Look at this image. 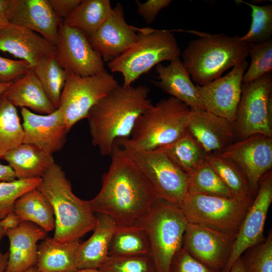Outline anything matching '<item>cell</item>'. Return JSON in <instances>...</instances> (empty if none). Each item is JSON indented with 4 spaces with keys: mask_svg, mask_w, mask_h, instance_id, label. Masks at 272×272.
<instances>
[{
    "mask_svg": "<svg viewBox=\"0 0 272 272\" xmlns=\"http://www.w3.org/2000/svg\"><path fill=\"white\" fill-rule=\"evenodd\" d=\"M150 252L149 239L143 229L136 225L116 226L111 239L109 256L142 255Z\"/></svg>",
    "mask_w": 272,
    "mask_h": 272,
    "instance_id": "obj_31",
    "label": "cell"
},
{
    "mask_svg": "<svg viewBox=\"0 0 272 272\" xmlns=\"http://www.w3.org/2000/svg\"><path fill=\"white\" fill-rule=\"evenodd\" d=\"M137 41L125 52L108 62L112 72L121 74L126 87L165 60L180 57L181 51L170 30L139 29Z\"/></svg>",
    "mask_w": 272,
    "mask_h": 272,
    "instance_id": "obj_7",
    "label": "cell"
},
{
    "mask_svg": "<svg viewBox=\"0 0 272 272\" xmlns=\"http://www.w3.org/2000/svg\"><path fill=\"white\" fill-rule=\"evenodd\" d=\"M55 45L38 33L10 24L0 30V51L10 53L34 67L46 57L54 56Z\"/></svg>",
    "mask_w": 272,
    "mask_h": 272,
    "instance_id": "obj_21",
    "label": "cell"
},
{
    "mask_svg": "<svg viewBox=\"0 0 272 272\" xmlns=\"http://www.w3.org/2000/svg\"><path fill=\"white\" fill-rule=\"evenodd\" d=\"M17 179L12 168L9 165L0 163V181L10 182Z\"/></svg>",
    "mask_w": 272,
    "mask_h": 272,
    "instance_id": "obj_46",
    "label": "cell"
},
{
    "mask_svg": "<svg viewBox=\"0 0 272 272\" xmlns=\"http://www.w3.org/2000/svg\"><path fill=\"white\" fill-rule=\"evenodd\" d=\"M2 95L15 107L29 108L37 114H48L56 109L47 96L33 69L12 83Z\"/></svg>",
    "mask_w": 272,
    "mask_h": 272,
    "instance_id": "obj_25",
    "label": "cell"
},
{
    "mask_svg": "<svg viewBox=\"0 0 272 272\" xmlns=\"http://www.w3.org/2000/svg\"><path fill=\"white\" fill-rule=\"evenodd\" d=\"M216 154L240 168L253 193L262 176L272 167V138L252 134L232 143Z\"/></svg>",
    "mask_w": 272,
    "mask_h": 272,
    "instance_id": "obj_14",
    "label": "cell"
},
{
    "mask_svg": "<svg viewBox=\"0 0 272 272\" xmlns=\"http://www.w3.org/2000/svg\"><path fill=\"white\" fill-rule=\"evenodd\" d=\"M33 69L47 96L55 108L57 109L66 72L59 64L54 56L42 59Z\"/></svg>",
    "mask_w": 272,
    "mask_h": 272,
    "instance_id": "obj_34",
    "label": "cell"
},
{
    "mask_svg": "<svg viewBox=\"0 0 272 272\" xmlns=\"http://www.w3.org/2000/svg\"><path fill=\"white\" fill-rule=\"evenodd\" d=\"M21 113L23 120L22 143L34 145L51 155L63 148L69 130L60 109L43 115L22 108Z\"/></svg>",
    "mask_w": 272,
    "mask_h": 272,
    "instance_id": "obj_17",
    "label": "cell"
},
{
    "mask_svg": "<svg viewBox=\"0 0 272 272\" xmlns=\"http://www.w3.org/2000/svg\"><path fill=\"white\" fill-rule=\"evenodd\" d=\"M187 130L206 154L219 153L234 142V125L206 110L190 108Z\"/></svg>",
    "mask_w": 272,
    "mask_h": 272,
    "instance_id": "obj_20",
    "label": "cell"
},
{
    "mask_svg": "<svg viewBox=\"0 0 272 272\" xmlns=\"http://www.w3.org/2000/svg\"><path fill=\"white\" fill-rule=\"evenodd\" d=\"M96 217L97 223L93 234L79 246L77 269H99L109 256L111 239L117 226L107 216L96 214Z\"/></svg>",
    "mask_w": 272,
    "mask_h": 272,
    "instance_id": "obj_24",
    "label": "cell"
},
{
    "mask_svg": "<svg viewBox=\"0 0 272 272\" xmlns=\"http://www.w3.org/2000/svg\"><path fill=\"white\" fill-rule=\"evenodd\" d=\"M8 17L10 24L33 31L56 44L61 21L54 14L49 0H10Z\"/></svg>",
    "mask_w": 272,
    "mask_h": 272,
    "instance_id": "obj_19",
    "label": "cell"
},
{
    "mask_svg": "<svg viewBox=\"0 0 272 272\" xmlns=\"http://www.w3.org/2000/svg\"><path fill=\"white\" fill-rule=\"evenodd\" d=\"M24 272H38L37 267L36 266H34L29 269H27Z\"/></svg>",
    "mask_w": 272,
    "mask_h": 272,
    "instance_id": "obj_52",
    "label": "cell"
},
{
    "mask_svg": "<svg viewBox=\"0 0 272 272\" xmlns=\"http://www.w3.org/2000/svg\"><path fill=\"white\" fill-rule=\"evenodd\" d=\"M98 193L89 200L95 214L111 218L117 226L134 225L159 198L134 163L115 143Z\"/></svg>",
    "mask_w": 272,
    "mask_h": 272,
    "instance_id": "obj_1",
    "label": "cell"
},
{
    "mask_svg": "<svg viewBox=\"0 0 272 272\" xmlns=\"http://www.w3.org/2000/svg\"><path fill=\"white\" fill-rule=\"evenodd\" d=\"M75 272H100L98 269L83 268L77 269Z\"/></svg>",
    "mask_w": 272,
    "mask_h": 272,
    "instance_id": "obj_51",
    "label": "cell"
},
{
    "mask_svg": "<svg viewBox=\"0 0 272 272\" xmlns=\"http://www.w3.org/2000/svg\"><path fill=\"white\" fill-rule=\"evenodd\" d=\"M6 231L0 224V243L3 237L5 235ZM9 259V252L3 253L0 250V272H6Z\"/></svg>",
    "mask_w": 272,
    "mask_h": 272,
    "instance_id": "obj_48",
    "label": "cell"
},
{
    "mask_svg": "<svg viewBox=\"0 0 272 272\" xmlns=\"http://www.w3.org/2000/svg\"><path fill=\"white\" fill-rule=\"evenodd\" d=\"M248 5L252 10V20L248 32L241 37L247 43H261L271 39L272 36V5L256 6L243 1H237Z\"/></svg>",
    "mask_w": 272,
    "mask_h": 272,
    "instance_id": "obj_36",
    "label": "cell"
},
{
    "mask_svg": "<svg viewBox=\"0 0 272 272\" xmlns=\"http://www.w3.org/2000/svg\"><path fill=\"white\" fill-rule=\"evenodd\" d=\"M248 62H241L226 75L205 85L196 86L206 110L234 124L241 95L242 78Z\"/></svg>",
    "mask_w": 272,
    "mask_h": 272,
    "instance_id": "obj_15",
    "label": "cell"
},
{
    "mask_svg": "<svg viewBox=\"0 0 272 272\" xmlns=\"http://www.w3.org/2000/svg\"><path fill=\"white\" fill-rule=\"evenodd\" d=\"M112 10L109 0H82L63 22L80 29L88 37L105 22Z\"/></svg>",
    "mask_w": 272,
    "mask_h": 272,
    "instance_id": "obj_30",
    "label": "cell"
},
{
    "mask_svg": "<svg viewBox=\"0 0 272 272\" xmlns=\"http://www.w3.org/2000/svg\"><path fill=\"white\" fill-rule=\"evenodd\" d=\"M236 235L208 226L188 223L183 247L208 267L223 272L230 257Z\"/></svg>",
    "mask_w": 272,
    "mask_h": 272,
    "instance_id": "obj_13",
    "label": "cell"
},
{
    "mask_svg": "<svg viewBox=\"0 0 272 272\" xmlns=\"http://www.w3.org/2000/svg\"><path fill=\"white\" fill-rule=\"evenodd\" d=\"M253 200L187 193L179 207L188 223L236 235Z\"/></svg>",
    "mask_w": 272,
    "mask_h": 272,
    "instance_id": "obj_8",
    "label": "cell"
},
{
    "mask_svg": "<svg viewBox=\"0 0 272 272\" xmlns=\"http://www.w3.org/2000/svg\"><path fill=\"white\" fill-rule=\"evenodd\" d=\"M21 221L16 213L13 211L9 213L4 218L0 220V224L6 231L18 227Z\"/></svg>",
    "mask_w": 272,
    "mask_h": 272,
    "instance_id": "obj_45",
    "label": "cell"
},
{
    "mask_svg": "<svg viewBox=\"0 0 272 272\" xmlns=\"http://www.w3.org/2000/svg\"><path fill=\"white\" fill-rule=\"evenodd\" d=\"M24 131L16 107L0 96V159L23 143Z\"/></svg>",
    "mask_w": 272,
    "mask_h": 272,
    "instance_id": "obj_33",
    "label": "cell"
},
{
    "mask_svg": "<svg viewBox=\"0 0 272 272\" xmlns=\"http://www.w3.org/2000/svg\"><path fill=\"white\" fill-rule=\"evenodd\" d=\"M14 212L21 221L30 222L46 232L55 228L52 207L45 196L37 188L21 195L15 202Z\"/></svg>",
    "mask_w": 272,
    "mask_h": 272,
    "instance_id": "obj_28",
    "label": "cell"
},
{
    "mask_svg": "<svg viewBox=\"0 0 272 272\" xmlns=\"http://www.w3.org/2000/svg\"><path fill=\"white\" fill-rule=\"evenodd\" d=\"M32 69L23 60H15L0 56V83H13Z\"/></svg>",
    "mask_w": 272,
    "mask_h": 272,
    "instance_id": "obj_42",
    "label": "cell"
},
{
    "mask_svg": "<svg viewBox=\"0 0 272 272\" xmlns=\"http://www.w3.org/2000/svg\"><path fill=\"white\" fill-rule=\"evenodd\" d=\"M41 178L16 179L10 182H0V220L14 211L16 200L25 193L36 188Z\"/></svg>",
    "mask_w": 272,
    "mask_h": 272,
    "instance_id": "obj_40",
    "label": "cell"
},
{
    "mask_svg": "<svg viewBox=\"0 0 272 272\" xmlns=\"http://www.w3.org/2000/svg\"><path fill=\"white\" fill-rule=\"evenodd\" d=\"M66 73L58 108L63 113L70 131L76 123L86 118L91 108L119 84L107 71L87 77Z\"/></svg>",
    "mask_w": 272,
    "mask_h": 272,
    "instance_id": "obj_11",
    "label": "cell"
},
{
    "mask_svg": "<svg viewBox=\"0 0 272 272\" xmlns=\"http://www.w3.org/2000/svg\"><path fill=\"white\" fill-rule=\"evenodd\" d=\"M188 222L176 205L157 199L147 213L134 225L146 233L150 254L157 272H169L172 260L182 248Z\"/></svg>",
    "mask_w": 272,
    "mask_h": 272,
    "instance_id": "obj_6",
    "label": "cell"
},
{
    "mask_svg": "<svg viewBox=\"0 0 272 272\" xmlns=\"http://www.w3.org/2000/svg\"><path fill=\"white\" fill-rule=\"evenodd\" d=\"M167 65L156 66L158 81L152 83L164 92L193 109L206 110L198 95L197 88L180 57L170 61Z\"/></svg>",
    "mask_w": 272,
    "mask_h": 272,
    "instance_id": "obj_23",
    "label": "cell"
},
{
    "mask_svg": "<svg viewBox=\"0 0 272 272\" xmlns=\"http://www.w3.org/2000/svg\"><path fill=\"white\" fill-rule=\"evenodd\" d=\"M245 272H272V233L240 257Z\"/></svg>",
    "mask_w": 272,
    "mask_h": 272,
    "instance_id": "obj_38",
    "label": "cell"
},
{
    "mask_svg": "<svg viewBox=\"0 0 272 272\" xmlns=\"http://www.w3.org/2000/svg\"><path fill=\"white\" fill-rule=\"evenodd\" d=\"M229 272H245L240 258H238L231 267Z\"/></svg>",
    "mask_w": 272,
    "mask_h": 272,
    "instance_id": "obj_49",
    "label": "cell"
},
{
    "mask_svg": "<svg viewBox=\"0 0 272 272\" xmlns=\"http://www.w3.org/2000/svg\"><path fill=\"white\" fill-rule=\"evenodd\" d=\"M251 62L242 78L243 83L253 82L272 71V40L261 43H248Z\"/></svg>",
    "mask_w": 272,
    "mask_h": 272,
    "instance_id": "obj_37",
    "label": "cell"
},
{
    "mask_svg": "<svg viewBox=\"0 0 272 272\" xmlns=\"http://www.w3.org/2000/svg\"><path fill=\"white\" fill-rule=\"evenodd\" d=\"M98 269L100 272H157L150 254L130 256H108Z\"/></svg>",
    "mask_w": 272,
    "mask_h": 272,
    "instance_id": "obj_39",
    "label": "cell"
},
{
    "mask_svg": "<svg viewBox=\"0 0 272 272\" xmlns=\"http://www.w3.org/2000/svg\"><path fill=\"white\" fill-rule=\"evenodd\" d=\"M79 240L58 242L46 237L38 246V272H75Z\"/></svg>",
    "mask_w": 272,
    "mask_h": 272,
    "instance_id": "obj_27",
    "label": "cell"
},
{
    "mask_svg": "<svg viewBox=\"0 0 272 272\" xmlns=\"http://www.w3.org/2000/svg\"><path fill=\"white\" fill-rule=\"evenodd\" d=\"M190 32L199 38L190 41L181 55L192 81L200 86L220 77L248 56V43L240 36Z\"/></svg>",
    "mask_w": 272,
    "mask_h": 272,
    "instance_id": "obj_4",
    "label": "cell"
},
{
    "mask_svg": "<svg viewBox=\"0 0 272 272\" xmlns=\"http://www.w3.org/2000/svg\"><path fill=\"white\" fill-rule=\"evenodd\" d=\"M271 202L272 176L270 173L260 182L257 195L236 235L230 257L223 272H229L235 261L247 249L265 238L264 227Z\"/></svg>",
    "mask_w": 272,
    "mask_h": 272,
    "instance_id": "obj_16",
    "label": "cell"
},
{
    "mask_svg": "<svg viewBox=\"0 0 272 272\" xmlns=\"http://www.w3.org/2000/svg\"><path fill=\"white\" fill-rule=\"evenodd\" d=\"M234 129L240 140L255 134L272 138L271 74L250 83H242Z\"/></svg>",
    "mask_w": 272,
    "mask_h": 272,
    "instance_id": "obj_10",
    "label": "cell"
},
{
    "mask_svg": "<svg viewBox=\"0 0 272 272\" xmlns=\"http://www.w3.org/2000/svg\"><path fill=\"white\" fill-rule=\"evenodd\" d=\"M138 13L147 23H152L163 9L169 7L171 0H148L141 3L135 1Z\"/></svg>",
    "mask_w": 272,
    "mask_h": 272,
    "instance_id": "obj_43",
    "label": "cell"
},
{
    "mask_svg": "<svg viewBox=\"0 0 272 272\" xmlns=\"http://www.w3.org/2000/svg\"><path fill=\"white\" fill-rule=\"evenodd\" d=\"M150 88L118 85L90 110L87 119L92 144L110 156L116 141L130 137L140 116L152 104Z\"/></svg>",
    "mask_w": 272,
    "mask_h": 272,
    "instance_id": "obj_2",
    "label": "cell"
},
{
    "mask_svg": "<svg viewBox=\"0 0 272 272\" xmlns=\"http://www.w3.org/2000/svg\"><path fill=\"white\" fill-rule=\"evenodd\" d=\"M190 111L188 105L171 96L152 104L137 119L130 137L115 143L145 150L168 145L187 130Z\"/></svg>",
    "mask_w": 272,
    "mask_h": 272,
    "instance_id": "obj_5",
    "label": "cell"
},
{
    "mask_svg": "<svg viewBox=\"0 0 272 272\" xmlns=\"http://www.w3.org/2000/svg\"><path fill=\"white\" fill-rule=\"evenodd\" d=\"M157 149L188 175L205 160L206 154L187 130L174 142Z\"/></svg>",
    "mask_w": 272,
    "mask_h": 272,
    "instance_id": "obj_29",
    "label": "cell"
},
{
    "mask_svg": "<svg viewBox=\"0 0 272 272\" xmlns=\"http://www.w3.org/2000/svg\"><path fill=\"white\" fill-rule=\"evenodd\" d=\"M82 0H49L54 14L60 21L69 16L79 6Z\"/></svg>",
    "mask_w": 272,
    "mask_h": 272,
    "instance_id": "obj_44",
    "label": "cell"
},
{
    "mask_svg": "<svg viewBox=\"0 0 272 272\" xmlns=\"http://www.w3.org/2000/svg\"><path fill=\"white\" fill-rule=\"evenodd\" d=\"M17 179L42 178L55 163L52 155L37 147L22 143L4 157Z\"/></svg>",
    "mask_w": 272,
    "mask_h": 272,
    "instance_id": "obj_26",
    "label": "cell"
},
{
    "mask_svg": "<svg viewBox=\"0 0 272 272\" xmlns=\"http://www.w3.org/2000/svg\"><path fill=\"white\" fill-rule=\"evenodd\" d=\"M169 272H222L212 269L193 257L183 247L175 254Z\"/></svg>",
    "mask_w": 272,
    "mask_h": 272,
    "instance_id": "obj_41",
    "label": "cell"
},
{
    "mask_svg": "<svg viewBox=\"0 0 272 272\" xmlns=\"http://www.w3.org/2000/svg\"><path fill=\"white\" fill-rule=\"evenodd\" d=\"M46 232L36 224L22 221L18 227L6 231L10 242L9 259L6 272H24L35 266L37 243L43 240Z\"/></svg>",
    "mask_w": 272,
    "mask_h": 272,
    "instance_id": "obj_22",
    "label": "cell"
},
{
    "mask_svg": "<svg viewBox=\"0 0 272 272\" xmlns=\"http://www.w3.org/2000/svg\"><path fill=\"white\" fill-rule=\"evenodd\" d=\"M55 47L54 57L66 72L87 77L106 71L102 57L93 48L85 34L63 21L59 23Z\"/></svg>",
    "mask_w": 272,
    "mask_h": 272,
    "instance_id": "obj_12",
    "label": "cell"
},
{
    "mask_svg": "<svg viewBox=\"0 0 272 272\" xmlns=\"http://www.w3.org/2000/svg\"><path fill=\"white\" fill-rule=\"evenodd\" d=\"M188 193L233 197L228 187L206 159L194 172L188 175Z\"/></svg>",
    "mask_w": 272,
    "mask_h": 272,
    "instance_id": "obj_35",
    "label": "cell"
},
{
    "mask_svg": "<svg viewBox=\"0 0 272 272\" xmlns=\"http://www.w3.org/2000/svg\"><path fill=\"white\" fill-rule=\"evenodd\" d=\"M41 178L36 188L52 207L55 218L53 240L58 242L79 240L93 231L97 219L90 201L74 194L61 167L55 163Z\"/></svg>",
    "mask_w": 272,
    "mask_h": 272,
    "instance_id": "obj_3",
    "label": "cell"
},
{
    "mask_svg": "<svg viewBox=\"0 0 272 272\" xmlns=\"http://www.w3.org/2000/svg\"><path fill=\"white\" fill-rule=\"evenodd\" d=\"M135 31V27L127 23L122 5L117 3L105 22L87 38L104 62H109L137 41L138 35Z\"/></svg>",
    "mask_w": 272,
    "mask_h": 272,
    "instance_id": "obj_18",
    "label": "cell"
},
{
    "mask_svg": "<svg viewBox=\"0 0 272 272\" xmlns=\"http://www.w3.org/2000/svg\"><path fill=\"white\" fill-rule=\"evenodd\" d=\"M205 159L228 187L233 197L242 200L252 199L253 192L247 179L237 165L216 153L206 154Z\"/></svg>",
    "mask_w": 272,
    "mask_h": 272,
    "instance_id": "obj_32",
    "label": "cell"
},
{
    "mask_svg": "<svg viewBox=\"0 0 272 272\" xmlns=\"http://www.w3.org/2000/svg\"><path fill=\"white\" fill-rule=\"evenodd\" d=\"M10 0H0V30L10 23L8 17V9Z\"/></svg>",
    "mask_w": 272,
    "mask_h": 272,
    "instance_id": "obj_47",
    "label": "cell"
},
{
    "mask_svg": "<svg viewBox=\"0 0 272 272\" xmlns=\"http://www.w3.org/2000/svg\"><path fill=\"white\" fill-rule=\"evenodd\" d=\"M11 84L12 83H0V96L7 89Z\"/></svg>",
    "mask_w": 272,
    "mask_h": 272,
    "instance_id": "obj_50",
    "label": "cell"
},
{
    "mask_svg": "<svg viewBox=\"0 0 272 272\" xmlns=\"http://www.w3.org/2000/svg\"><path fill=\"white\" fill-rule=\"evenodd\" d=\"M117 145L150 182L159 197L179 207L187 194L188 175L159 149L145 150Z\"/></svg>",
    "mask_w": 272,
    "mask_h": 272,
    "instance_id": "obj_9",
    "label": "cell"
}]
</instances>
